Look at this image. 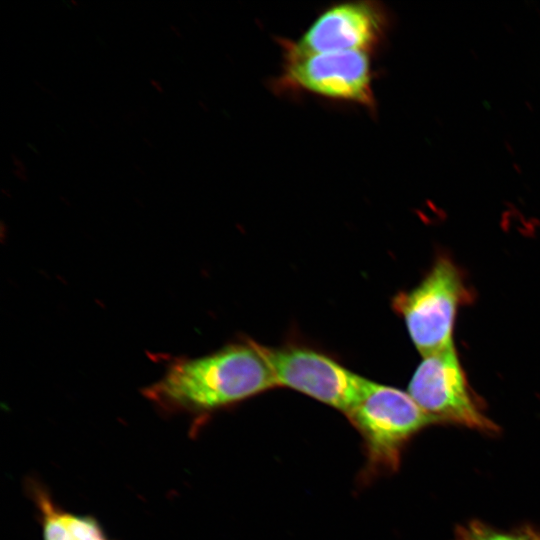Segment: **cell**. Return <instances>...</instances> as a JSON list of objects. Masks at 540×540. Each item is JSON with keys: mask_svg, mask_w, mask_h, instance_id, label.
Returning <instances> with one entry per match:
<instances>
[{"mask_svg": "<svg viewBox=\"0 0 540 540\" xmlns=\"http://www.w3.org/2000/svg\"><path fill=\"white\" fill-rule=\"evenodd\" d=\"M274 387L255 341L246 339L204 356L175 360L143 394L161 411L192 416L198 426L208 415Z\"/></svg>", "mask_w": 540, "mask_h": 540, "instance_id": "1", "label": "cell"}, {"mask_svg": "<svg viewBox=\"0 0 540 540\" xmlns=\"http://www.w3.org/2000/svg\"><path fill=\"white\" fill-rule=\"evenodd\" d=\"M345 416L363 441V479L397 470L408 441L424 428L441 424L409 393L370 379Z\"/></svg>", "mask_w": 540, "mask_h": 540, "instance_id": "2", "label": "cell"}, {"mask_svg": "<svg viewBox=\"0 0 540 540\" xmlns=\"http://www.w3.org/2000/svg\"><path fill=\"white\" fill-rule=\"evenodd\" d=\"M470 300L461 271L450 258L441 256L417 286L394 296L392 307L424 357L454 344L458 308Z\"/></svg>", "mask_w": 540, "mask_h": 540, "instance_id": "3", "label": "cell"}, {"mask_svg": "<svg viewBox=\"0 0 540 540\" xmlns=\"http://www.w3.org/2000/svg\"><path fill=\"white\" fill-rule=\"evenodd\" d=\"M282 50V72L272 81L273 91L308 92L375 111L371 54L361 51L299 54Z\"/></svg>", "mask_w": 540, "mask_h": 540, "instance_id": "4", "label": "cell"}, {"mask_svg": "<svg viewBox=\"0 0 540 540\" xmlns=\"http://www.w3.org/2000/svg\"><path fill=\"white\" fill-rule=\"evenodd\" d=\"M276 386L287 387L346 413L360 398L367 378L331 356L303 344L265 346L255 341Z\"/></svg>", "mask_w": 540, "mask_h": 540, "instance_id": "5", "label": "cell"}, {"mask_svg": "<svg viewBox=\"0 0 540 540\" xmlns=\"http://www.w3.org/2000/svg\"><path fill=\"white\" fill-rule=\"evenodd\" d=\"M408 393L441 423L496 433L497 425L474 399L454 344L423 357L408 386Z\"/></svg>", "mask_w": 540, "mask_h": 540, "instance_id": "6", "label": "cell"}, {"mask_svg": "<svg viewBox=\"0 0 540 540\" xmlns=\"http://www.w3.org/2000/svg\"><path fill=\"white\" fill-rule=\"evenodd\" d=\"M390 24V15L380 2H343L323 10L298 41L279 39V44L299 54L337 51L373 54L385 40Z\"/></svg>", "mask_w": 540, "mask_h": 540, "instance_id": "7", "label": "cell"}, {"mask_svg": "<svg viewBox=\"0 0 540 540\" xmlns=\"http://www.w3.org/2000/svg\"><path fill=\"white\" fill-rule=\"evenodd\" d=\"M26 491L36 507L43 540H111L96 518L61 508L35 479L26 481Z\"/></svg>", "mask_w": 540, "mask_h": 540, "instance_id": "8", "label": "cell"}, {"mask_svg": "<svg viewBox=\"0 0 540 540\" xmlns=\"http://www.w3.org/2000/svg\"><path fill=\"white\" fill-rule=\"evenodd\" d=\"M457 540H540V530L524 526L502 531L480 521H471L457 529Z\"/></svg>", "mask_w": 540, "mask_h": 540, "instance_id": "9", "label": "cell"}, {"mask_svg": "<svg viewBox=\"0 0 540 540\" xmlns=\"http://www.w3.org/2000/svg\"><path fill=\"white\" fill-rule=\"evenodd\" d=\"M12 164H13V174L21 182L28 181V173L25 162L17 155H11Z\"/></svg>", "mask_w": 540, "mask_h": 540, "instance_id": "10", "label": "cell"}, {"mask_svg": "<svg viewBox=\"0 0 540 540\" xmlns=\"http://www.w3.org/2000/svg\"><path fill=\"white\" fill-rule=\"evenodd\" d=\"M150 85L152 86V88H154V90H156L158 93H163L164 92V88H163V85L160 81L156 80V79H150Z\"/></svg>", "mask_w": 540, "mask_h": 540, "instance_id": "11", "label": "cell"}, {"mask_svg": "<svg viewBox=\"0 0 540 540\" xmlns=\"http://www.w3.org/2000/svg\"><path fill=\"white\" fill-rule=\"evenodd\" d=\"M170 29H171V31H172L177 37H179V38L182 37L181 31H180V29H179L177 26L171 24V25H170Z\"/></svg>", "mask_w": 540, "mask_h": 540, "instance_id": "12", "label": "cell"}]
</instances>
